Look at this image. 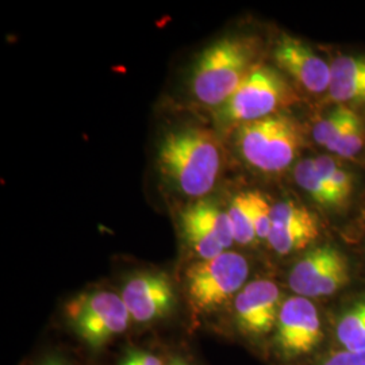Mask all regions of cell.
I'll return each instance as SVG.
<instances>
[{
    "mask_svg": "<svg viewBox=\"0 0 365 365\" xmlns=\"http://www.w3.org/2000/svg\"><path fill=\"white\" fill-rule=\"evenodd\" d=\"M221 161L215 135L203 128L170 131L158 145V170L182 195L200 197L209 194L218 180Z\"/></svg>",
    "mask_w": 365,
    "mask_h": 365,
    "instance_id": "cell-1",
    "label": "cell"
},
{
    "mask_svg": "<svg viewBox=\"0 0 365 365\" xmlns=\"http://www.w3.org/2000/svg\"><path fill=\"white\" fill-rule=\"evenodd\" d=\"M255 56V45L247 38L226 37L211 43L192 68L191 91L196 101L221 107L257 66Z\"/></svg>",
    "mask_w": 365,
    "mask_h": 365,
    "instance_id": "cell-2",
    "label": "cell"
},
{
    "mask_svg": "<svg viewBox=\"0 0 365 365\" xmlns=\"http://www.w3.org/2000/svg\"><path fill=\"white\" fill-rule=\"evenodd\" d=\"M237 145L245 161L262 172H282L298 156L303 146L299 123L284 114L241 125Z\"/></svg>",
    "mask_w": 365,
    "mask_h": 365,
    "instance_id": "cell-3",
    "label": "cell"
},
{
    "mask_svg": "<svg viewBox=\"0 0 365 365\" xmlns=\"http://www.w3.org/2000/svg\"><path fill=\"white\" fill-rule=\"evenodd\" d=\"M248 274V261L235 252L196 261L184 277L188 303L196 314L211 313L247 286Z\"/></svg>",
    "mask_w": 365,
    "mask_h": 365,
    "instance_id": "cell-4",
    "label": "cell"
},
{
    "mask_svg": "<svg viewBox=\"0 0 365 365\" xmlns=\"http://www.w3.org/2000/svg\"><path fill=\"white\" fill-rule=\"evenodd\" d=\"M294 99V91L279 71L257 66L238 90L218 107L217 114L225 125H245L277 114Z\"/></svg>",
    "mask_w": 365,
    "mask_h": 365,
    "instance_id": "cell-5",
    "label": "cell"
},
{
    "mask_svg": "<svg viewBox=\"0 0 365 365\" xmlns=\"http://www.w3.org/2000/svg\"><path fill=\"white\" fill-rule=\"evenodd\" d=\"M66 322L73 333L91 349H102L122 336L131 317L120 295L110 291H88L68 302Z\"/></svg>",
    "mask_w": 365,
    "mask_h": 365,
    "instance_id": "cell-6",
    "label": "cell"
},
{
    "mask_svg": "<svg viewBox=\"0 0 365 365\" xmlns=\"http://www.w3.org/2000/svg\"><path fill=\"white\" fill-rule=\"evenodd\" d=\"M349 282V265L339 249L330 245L307 252L292 267L288 283L303 298H321L336 294Z\"/></svg>",
    "mask_w": 365,
    "mask_h": 365,
    "instance_id": "cell-7",
    "label": "cell"
},
{
    "mask_svg": "<svg viewBox=\"0 0 365 365\" xmlns=\"http://www.w3.org/2000/svg\"><path fill=\"white\" fill-rule=\"evenodd\" d=\"M274 331V346L284 360H297L313 352L322 339V324L313 302L292 297L282 303Z\"/></svg>",
    "mask_w": 365,
    "mask_h": 365,
    "instance_id": "cell-8",
    "label": "cell"
},
{
    "mask_svg": "<svg viewBox=\"0 0 365 365\" xmlns=\"http://www.w3.org/2000/svg\"><path fill=\"white\" fill-rule=\"evenodd\" d=\"M123 300L131 321L152 324L163 319L173 310L175 289L170 277L161 272L135 274L123 286Z\"/></svg>",
    "mask_w": 365,
    "mask_h": 365,
    "instance_id": "cell-9",
    "label": "cell"
},
{
    "mask_svg": "<svg viewBox=\"0 0 365 365\" xmlns=\"http://www.w3.org/2000/svg\"><path fill=\"white\" fill-rule=\"evenodd\" d=\"M280 307V289L274 282H250L235 295V324L241 333L262 337L276 327Z\"/></svg>",
    "mask_w": 365,
    "mask_h": 365,
    "instance_id": "cell-10",
    "label": "cell"
},
{
    "mask_svg": "<svg viewBox=\"0 0 365 365\" xmlns=\"http://www.w3.org/2000/svg\"><path fill=\"white\" fill-rule=\"evenodd\" d=\"M274 58L277 66L294 78L303 90L312 93H322L329 90L330 66L304 42L289 36L282 37L274 46Z\"/></svg>",
    "mask_w": 365,
    "mask_h": 365,
    "instance_id": "cell-11",
    "label": "cell"
},
{
    "mask_svg": "<svg viewBox=\"0 0 365 365\" xmlns=\"http://www.w3.org/2000/svg\"><path fill=\"white\" fill-rule=\"evenodd\" d=\"M330 98L342 106L365 105V56H341L330 66Z\"/></svg>",
    "mask_w": 365,
    "mask_h": 365,
    "instance_id": "cell-12",
    "label": "cell"
},
{
    "mask_svg": "<svg viewBox=\"0 0 365 365\" xmlns=\"http://www.w3.org/2000/svg\"><path fill=\"white\" fill-rule=\"evenodd\" d=\"M182 214L214 235L223 248H230L233 245L235 235L229 214L214 202L197 200L192 205H188L182 210Z\"/></svg>",
    "mask_w": 365,
    "mask_h": 365,
    "instance_id": "cell-13",
    "label": "cell"
},
{
    "mask_svg": "<svg viewBox=\"0 0 365 365\" xmlns=\"http://www.w3.org/2000/svg\"><path fill=\"white\" fill-rule=\"evenodd\" d=\"M336 334L344 351L365 352V299L353 303L341 315Z\"/></svg>",
    "mask_w": 365,
    "mask_h": 365,
    "instance_id": "cell-14",
    "label": "cell"
},
{
    "mask_svg": "<svg viewBox=\"0 0 365 365\" xmlns=\"http://www.w3.org/2000/svg\"><path fill=\"white\" fill-rule=\"evenodd\" d=\"M318 233V223L304 226H272L268 242L276 253L289 255L310 245Z\"/></svg>",
    "mask_w": 365,
    "mask_h": 365,
    "instance_id": "cell-15",
    "label": "cell"
},
{
    "mask_svg": "<svg viewBox=\"0 0 365 365\" xmlns=\"http://www.w3.org/2000/svg\"><path fill=\"white\" fill-rule=\"evenodd\" d=\"M315 170L331 191L337 205L341 206L352 194L353 179L348 170H342L330 156L313 158Z\"/></svg>",
    "mask_w": 365,
    "mask_h": 365,
    "instance_id": "cell-16",
    "label": "cell"
},
{
    "mask_svg": "<svg viewBox=\"0 0 365 365\" xmlns=\"http://www.w3.org/2000/svg\"><path fill=\"white\" fill-rule=\"evenodd\" d=\"M294 176H295V182L299 184L300 188L312 196L315 203L324 207L339 206L331 191L327 188V184L315 170L313 160H302L295 167Z\"/></svg>",
    "mask_w": 365,
    "mask_h": 365,
    "instance_id": "cell-17",
    "label": "cell"
},
{
    "mask_svg": "<svg viewBox=\"0 0 365 365\" xmlns=\"http://www.w3.org/2000/svg\"><path fill=\"white\" fill-rule=\"evenodd\" d=\"M180 225L187 245L195 252L200 260H210L226 252L214 235L182 214L180 215Z\"/></svg>",
    "mask_w": 365,
    "mask_h": 365,
    "instance_id": "cell-18",
    "label": "cell"
},
{
    "mask_svg": "<svg viewBox=\"0 0 365 365\" xmlns=\"http://www.w3.org/2000/svg\"><path fill=\"white\" fill-rule=\"evenodd\" d=\"M232 222V229L235 235V241L242 245H249L253 242L257 235L250 214L248 192H240L230 200L229 209L226 210Z\"/></svg>",
    "mask_w": 365,
    "mask_h": 365,
    "instance_id": "cell-19",
    "label": "cell"
},
{
    "mask_svg": "<svg viewBox=\"0 0 365 365\" xmlns=\"http://www.w3.org/2000/svg\"><path fill=\"white\" fill-rule=\"evenodd\" d=\"M364 123L356 113L346 122L339 135L327 145V149L341 157L356 156L364 145Z\"/></svg>",
    "mask_w": 365,
    "mask_h": 365,
    "instance_id": "cell-20",
    "label": "cell"
},
{
    "mask_svg": "<svg viewBox=\"0 0 365 365\" xmlns=\"http://www.w3.org/2000/svg\"><path fill=\"white\" fill-rule=\"evenodd\" d=\"M353 113L354 111L351 107L339 106L337 108H334L327 118L321 119L314 128L313 137L315 143L327 148V145L330 144L344 129L349 118L352 117Z\"/></svg>",
    "mask_w": 365,
    "mask_h": 365,
    "instance_id": "cell-21",
    "label": "cell"
},
{
    "mask_svg": "<svg viewBox=\"0 0 365 365\" xmlns=\"http://www.w3.org/2000/svg\"><path fill=\"white\" fill-rule=\"evenodd\" d=\"M313 214L294 202H282L272 207V226L317 225Z\"/></svg>",
    "mask_w": 365,
    "mask_h": 365,
    "instance_id": "cell-22",
    "label": "cell"
},
{
    "mask_svg": "<svg viewBox=\"0 0 365 365\" xmlns=\"http://www.w3.org/2000/svg\"><path fill=\"white\" fill-rule=\"evenodd\" d=\"M249 203L257 238L268 240L272 229V206L268 203L265 196L257 191H249Z\"/></svg>",
    "mask_w": 365,
    "mask_h": 365,
    "instance_id": "cell-23",
    "label": "cell"
},
{
    "mask_svg": "<svg viewBox=\"0 0 365 365\" xmlns=\"http://www.w3.org/2000/svg\"><path fill=\"white\" fill-rule=\"evenodd\" d=\"M314 365H365V352H342L330 354Z\"/></svg>",
    "mask_w": 365,
    "mask_h": 365,
    "instance_id": "cell-24",
    "label": "cell"
},
{
    "mask_svg": "<svg viewBox=\"0 0 365 365\" xmlns=\"http://www.w3.org/2000/svg\"><path fill=\"white\" fill-rule=\"evenodd\" d=\"M119 365H164V361L149 351L131 349L125 354Z\"/></svg>",
    "mask_w": 365,
    "mask_h": 365,
    "instance_id": "cell-25",
    "label": "cell"
},
{
    "mask_svg": "<svg viewBox=\"0 0 365 365\" xmlns=\"http://www.w3.org/2000/svg\"><path fill=\"white\" fill-rule=\"evenodd\" d=\"M33 365H75L68 357L60 353H48Z\"/></svg>",
    "mask_w": 365,
    "mask_h": 365,
    "instance_id": "cell-26",
    "label": "cell"
},
{
    "mask_svg": "<svg viewBox=\"0 0 365 365\" xmlns=\"http://www.w3.org/2000/svg\"><path fill=\"white\" fill-rule=\"evenodd\" d=\"M164 365H192L185 357H182V356H175V357H172L170 361H167V363H164Z\"/></svg>",
    "mask_w": 365,
    "mask_h": 365,
    "instance_id": "cell-27",
    "label": "cell"
}]
</instances>
